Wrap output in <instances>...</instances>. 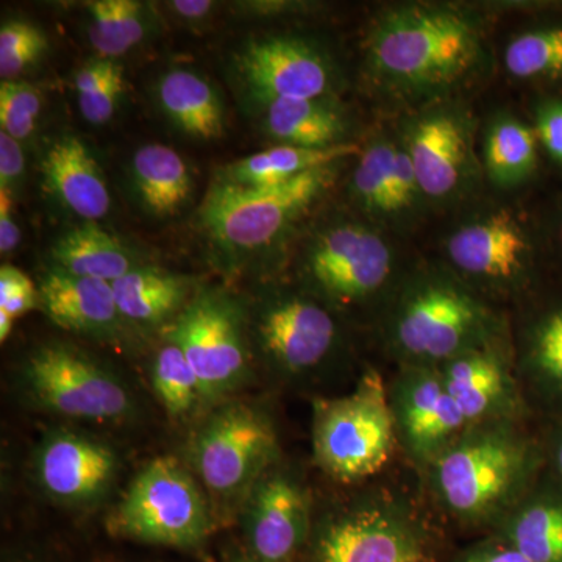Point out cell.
<instances>
[{"label":"cell","mask_w":562,"mask_h":562,"mask_svg":"<svg viewBox=\"0 0 562 562\" xmlns=\"http://www.w3.org/2000/svg\"><path fill=\"white\" fill-rule=\"evenodd\" d=\"M530 420L472 425L422 473L443 519L491 535L519 505L546 469L541 430Z\"/></svg>","instance_id":"obj_1"},{"label":"cell","mask_w":562,"mask_h":562,"mask_svg":"<svg viewBox=\"0 0 562 562\" xmlns=\"http://www.w3.org/2000/svg\"><path fill=\"white\" fill-rule=\"evenodd\" d=\"M482 57L479 24L452 7L409 3L384 11L368 41L373 74L406 95L457 87L471 77Z\"/></svg>","instance_id":"obj_2"},{"label":"cell","mask_w":562,"mask_h":562,"mask_svg":"<svg viewBox=\"0 0 562 562\" xmlns=\"http://www.w3.org/2000/svg\"><path fill=\"white\" fill-rule=\"evenodd\" d=\"M384 333L398 368H441L503 339L494 310L469 284L441 273L416 277L398 288Z\"/></svg>","instance_id":"obj_3"},{"label":"cell","mask_w":562,"mask_h":562,"mask_svg":"<svg viewBox=\"0 0 562 562\" xmlns=\"http://www.w3.org/2000/svg\"><path fill=\"white\" fill-rule=\"evenodd\" d=\"M446 532L401 491H373L313 525L305 562H441Z\"/></svg>","instance_id":"obj_4"},{"label":"cell","mask_w":562,"mask_h":562,"mask_svg":"<svg viewBox=\"0 0 562 562\" xmlns=\"http://www.w3.org/2000/svg\"><path fill=\"white\" fill-rule=\"evenodd\" d=\"M398 449L387 383L368 369L350 394L313 405V454L322 472L341 483L372 479Z\"/></svg>","instance_id":"obj_5"},{"label":"cell","mask_w":562,"mask_h":562,"mask_svg":"<svg viewBox=\"0 0 562 562\" xmlns=\"http://www.w3.org/2000/svg\"><path fill=\"white\" fill-rule=\"evenodd\" d=\"M113 530L133 541L195 550L209 539L213 520L194 479L179 461L165 457L133 480L114 514Z\"/></svg>","instance_id":"obj_6"},{"label":"cell","mask_w":562,"mask_h":562,"mask_svg":"<svg viewBox=\"0 0 562 562\" xmlns=\"http://www.w3.org/2000/svg\"><path fill=\"white\" fill-rule=\"evenodd\" d=\"M331 166L269 188H241L214 181L201 210L206 232L233 250L268 247L324 194Z\"/></svg>","instance_id":"obj_7"},{"label":"cell","mask_w":562,"mask_h":562,"mask_svg":"<svg viewBox=\"0 0 562 562\" xmlns=\"http://www.w3.org/2000/svg\"><path fill=\"white\" fill-rule=\"evenodd\" d=\"M279 454L276 430L265 414L243 403L214 413L192 442V462L217 497L251 491Z\"/></svg>","instance_id":"obj_8"},{"label":"cell","mask_w":562,"mask_h":562,"mask_svg":"<svg viewBox=\"0 0 562 562\" xmlns=\"http://www.w3.org/2000/svg\"><path fill=\"white\" fill-rule=\"evenodd\" d=\"M168 341L179 346L201 383L203 401L235 390L249 369L238 305L220 291H202L187 303Z\"/></svg>","instance_id":"obj_9"},{"label":"cell","mask_w":562,"mask_h":562,"mask_svg":"<svg viewBox=\"0 0 562 562\" xmlns=\"http://www.w3.org/2000/svg\"><path fill=\"white\" fill-rule=\"evenodd\" d=\"M24 380L43 408L61 416L109 422L122 419L133 409L124 384L70 347H41L29 358Z\"/></svg>","instance_id":"obj_10"},{"label":"cell","mask_w":562,"mask_h":562,"mask_svg":"<svg viewBox=\"0 0 562 562\" xmlns=\"http://www.w3.org/2000/svg\"><path fill=\"white\" fill-rule=\"evenodd\" d=\"M394 271L390 246L376 233L357 224L322 233L306 265L314 290L338 308H358L383 297Z\"/></svg>","instance_id":"obj_11"},{"label":"cell","mask_w":562,"mask_h":562,"mask_svg":"<svg viewBox=\"0 0 562 562\" xmlns=\"http://www.w3.org/2000/svg\"><path fill=\"white\" fill-rule=\"evenodd\" d=\"M387 397L398 450L420 473L469 428L436 368L401 366Z\"/></svg>","instance_id":"obj_12"},{"label":"cell","mask_w":562,"mask_h":562,"mask_svg":"<svg viewBox=\"0 0 562 562\" xmlns=\"http://www.w3.org/2000/svg\"><path fill=\"white\" fill-rule=\"evenodd\" d=\"M312 531L308 491L272 465L251 487L244 549L260 562H305Z\"/></svg>","instance_id":"obj_13"},{"label":"cell","mask_w":562,"mask_h":562,"mask_svg":"<svg viewBox=\"0 0 562 562\" xmlns=\"http://www.w3.org/2000/svg\"><path fill=\"white\" fill-rule=\"evenodd\" d=\"M436 369L469 427L484 422L532 419L517 379L514 350L503 339Z\"/></svg>","instance_id":"obj_14"},{"label":"cell","mask_w":562,"mask_h":562,"mask_svg":"<svg viewBox=\"0 0 562 562\" xmlns=\"http://www.w3.org/2000/svg\"><path fill=\"white\" fill-rule=\"evenodd\" d=\"M330 310L303 295H283L262 308L258 339L269 361L288 376L319 371L338 346Z\"/></svg>","instance_id":"obj_15"},{"label":"cell","mask_w":562,"mask_h":562,"mask_svg":"<svg viewBox=\"0 0 562 562\" xmlns=\"http://www.w3.org/2000/svg\"><path fill=\"white\" fill-rule=\"evenodd\" d=\"M447 254L454 269L479 286L514 291L530 280L531 244L519 222L503 211L458 228Z\"/></svg>","instance_id":"obj_16"},{"label":"cell","mask_w":562,"mask_h":562,"mask_svg":"<svg viewBox=\"0 0 562 562\" xmlns=\"http://www.w3.org/2000/svg\"><path fill=\"white\" fill-rule=\"evenodd\" d=\"M251 94L272 99H324L335 85L328 58L312 44L288 36L251 40L236 57Z\"/></svg>","instance_id":"obj_17"},{"label":"cell","mask_w":562,"mask_h":562,"mask_svg":"<svg viewBox=\"0 0 562 562\" xmlns=\"http://www.w3.org/2000/svg\"><path fill=\"white\" fill-rule=\"evenodd\" d=\"M116 469V454L110 447L74 431L52 432L36 460L41 486L52 497L68 503L101 497Z\"/></svg>","instance_id":"obj_18"},{"label":"cell","mask_w":562,"mask_h":562,"mask_svg":"<svg viewBox=\"0 0 562 562\" xmlns=\"http://www.w3.org/2000/svg\"><path fill=\"white\" fill-rule=\"evenodd\" d=\"M517 379L532 416H562V297L543 303L514 350Z\"/></svg>","instance_id":"obj_19"},{"label":"cell","mask_w":562,"mask_h":562,"mask_svg":"<svg viewBox=\"0 0 562 562\" xmlns=\"http://www.w3.org/2000/svg\"><path fill=\"white\" fill-rule=\"evenodd\" d=\"M44 187L85 222L105 217L111 195L101 166L83 139L63 135L50 144L41 161Z\"/></svg>","instance_id":"obj_20"},{"label":"cell","mask_w":562,"mask_h":562,"mask_svg":"<svg viewBox=\"0 0 562 562\" xmlns=\"http://www.w3.org/2000/svg\"><path fill=\"white\" fill-rule=\"evenodd\" d=\"M419 190L430 198L452 194L464 179L469 160V135L453 113H432L413 127L408 147Z\"/></svg>","instance_id":"obj_21"},{"label":"cell","mask_w":562,"mask_h":562,"mask_svg":"<svg viewBox=\"0 0 562 562\" xmlns=\"http://www.w3.org/2000/svg\"><path fill=\"white\" fill-rule=\"evenodd\" d=\"M38 291L44 313L68 331L94 335L110 330L121 317L113 284L106 281L52 268L41 277Z\"/></svg>","instance_id":"obj_22"},{"label":"cell","mask_w":562,"mask_h":562,"mask_svg":"<svg viewBox=\"0 0 562 562\" xmlns=\"http://www.w3.org/2000/svg\"><path fill=\"white\" fill-rule=\"evenodd\" d=\"M491 535L530 562H562V492L546 472Z\"/></svg>","instance_id":"obj_23"},{"label":"cell","mask_w":562,"mask_h":562,"mask_svg":"<svg viewBox=\"0 0 562 562\" xmlns=\"http://www.w3.org/2000/svg\"><path fill=\"white\" fill-rule=\"evenodd\" d=\"M157 99L166 117L184 135L202 140L224 135V105L201 74L183 68L166 70L158 80Z\"/></svg>","instance_id":"obj_24"},{"label":"cell","mask_w":562,"mask_h":562,"mask_svg":"<svg viewBox=\"0 0 562 562\" xmlns=\"http://www.w3.org/2000/svg\"><path fill=\"white\" fill-rule=\"evenodd\" d=\"M357 154H360V149L351 144H339L327 149L281 144L225 166L221 169L217 181L241 188L279 187Z\"/></svg>","instance_id":"obj_25"},{"label":"cell","mask_w":562,"mask_h":562,"mask_svg":"<svg viewBox=\"0 0 562 562\" xmlns=\"http://www.w3.org/2000/svg\"><path fill=\"white\" fill-rule=\"evenodd\" d=\"M55 268L114 283L136 268L135 257L113 233L95 222H83L63 233L52 246Z\"/></svg>","instance_id":"obj_26"},{"label":"cell","mask_w":562,"mask_h":562,"mask_svg":"<svg viewBox=\"0 0 562 562\" xmlns=\"http://www.w3.org/2000/svg\"><path fill=\"white\" fill-rule=\"evenodd\" d=\"M132 179L140 205L154 216H173L190 201V168L171 147L162 144L139 147L133 155Z\"/></svg>","instance_id":"obj_27"},{"label":"cell","mask_w":562,"mask_h":562,"mask_svg":"<svg viewBox=\"0 0 562 562\" xmlns=\"http://www.w3.org/2000/svg\"><path fill=\"white\" fill-rule=\"evenodd\" d=\"M261 105L265 131L283 146L327 149L344 144L342 116L324 99H272Z\"/></svg>","instance_id":"obj_28"},{"label":"cell","mask_w":562,"mask_h":562,"mask_svg":"<svg viewBox=\"0 0 562 562\" xmlns=\"http://www.w3.org/2000/svg\"><path fill=\"white\" fill-rule=\"evenodd\" d=\"M111 284L121 317L140 325H158L179 316L190 302V283L162 269L136 266Z\"/></svg>","instance_id":"obj_29"},{"label":"cell","mask_w":562,"mask_h":562,"mask_svg":"<svg viewBox=\"0 0 562 562\" xmlns=\"http://www.w3.org/2000/svg\"><path fill=\"white\" fill-rule=\"evenodd\" d=\"M506 70L532 83H562V21L514 36L505 50Z\"/></svg>","instance_id":"obj_30"},{"label":"cell","mask_w":562,"mask_h":562,"mask_svg":"<svg viewBox=\"0 0 562 562\" xmlns=\"http://www.w3.org/2000/svg\"><path fill=\"white\" fill-rule=\"evenodd\" d=\"M539 139L524 122L502 120L492 125L486 139V165L492 180L502 184L524 181L538 166Z\"/></svg>","instance_id":"obj_31"},{"label":"cell","mask_w":562,"mask_h":562,"mask_svg":"<svg viewBox=\"0 0 562 562\" xmlns=\"http://www.w3.org/2000/svg\"><path fill=\"white\" fill-rule=\"evenodd\" d=\"M151 384L158 401L172 417H183L202 401L201 383L179 346L168 341L151 368Z\"/></svg>","instance_id":"obj_32"},{"label":"cell","mask_w":562,"mask_h":562,"mask_svg":"<svg viewBox=\"0 0 562 562\" xmlns=\"http://www.w3.org/2000/svg\"><path fill=\"white\" fill-rule=\"evenodd\" d=\"M397 147L379 140L362 151L353 173V191L362 205L379 213H394L392 209V171Z\"/></svg>","instance_id":"obj_33"},{"label":"cell","mask_w":562,"mask_h":562,"mask_svg":"<svg viewBox=\"0 0 562 562\" xmlns=\"http://www.w3.org/2000/svg\"><path fill=\"white\" fill-rule=\"evenodd\" d=\"M49 47L46 33L29 21H5L0 29V77L16 80L43 58Z\"/></svg>","instance_id":"obj_34"},{"label":"cell","mask_w":562,"mask_h":562,"mask_svg":"<svg viewBox=\"0 0 562 562\" xmlns=\"http://www.w3.org/2000/svg\"><path fill=\"white\" fill-rule=\"evenodd\" d=\"M43 99L32 85L20 80L0 83V128L16 140L31 138L38 125Z\"/></svg>","instance_id":"obj_35"},{"label":"cell","mask_w":562,"mask_h":562,"mask_svg":"<svg viewBox=\"0 0 562 562\" xmlns=\"http://www.w3.org/2000/svg\"><path fill=\"white\" fill-rule=\"evenodd\" d=\"M87 10L91 20L88 33L99 57L114 60L128 52L121 35L116 0H94L87 3Z\"/></svg>","instance_id":"obj_36"},{"label":"cell","mask_w":562,"mask_h":562,"mask_svg":"<svg viewBox=\"0 0 562 562\" xmlns=\"http://www.w3.org/2000/svg\"><path fill=\"white\" fill-rule=\"evenodd\" d=\"M124 91V66L114 61L109 76L94 90L77 95L81 116L92 125L106 124L120 105Z\"/></svg>","instance_id":"obj_37"},{"label":"cell","mask_w":562,"mask_h":562,"mask_svg":"<svg viewBox=\"0 0 562 562\" xmlns=\"http://www.w3.org/2000/svg\"><path fill=\"white\" fill-rule=\"evenodd\" d=\"M38 302L40 291L24 272L11 265L0 268V314L16 321L35 308Z\"/></svg>","instance_id":"obj_38"},{"label":"cell","mask_w":562,"mask_h":562,"mask_svg":"<svg viewBox=\"0 0 562 562\" xmlns=\"http://www.w3.org/2000/svg\"><path fill=\"white\" fill-rule=\"evenodd\" d=\"M535 131L547 154L562 165V101H550L539 106Z\"/></svg>","instance_id":"obj_39"},{"label":"cell","mask_w":562,"mask_h":562,"mask_svg":"<svg viewBox=\"0 0 562 562\" xmlns=\"http://www.w3.org/2000/svg\"><path fill=\"white\" fill-rule=\"evenodd\" d=\"M450 562H530L513 546L495 535H484L482 539L465 547Z\"/></svg>","instance_id":"obj_40"},{"label":"cell","mask_w":562,"mask_h":562,"mask_svg":"<svg viewBox=\"0 0 562 562\" xmlns=\"http://www.w3.org/2000/svg\"><path fill=\"white\" fill-rule=\"evenodd\" d=\"M417 191H420L419 181H417L412 157L408 150L397 147L394 171H392V209L401 211L412 205Z\"/></svg>","instance_id":"obj_41"},{"label":"cell","mask_w":562,"mask_h":562,"mask_svg":"<svg viewBox=\"0 0 562 562\" xmlns=\"http://www.w3.org/2000/svg\"><path fill=\"white\" fill-rule=\"evenodd\" d=\"M546 475L562 492V416L543 419L541 428Z\"/></svg>","instance_id":"obj_42"},{"label":"cell","mask_w":562,"mask_h":562,"mask_svg":"<svg viewBox=\"0 0 562 562\" xmlns=\"http://www.w3.org/2000/svg\"><path fill=\"white\" fill-rule=\"evenodd\" d=\"M25 158L20 140L0 132V191H10L24 176Z\"/></svg>","instance_id":"obj_43"},{"label":"cell","mask_w":562,"mask_h":562,"mask_svg":"<svg viewBox=\"0 0 562 562\" xmlns=\"http://www.w3.org/2000/svg\"><path fill=\"white\" fill-rule=\"evenodd\" d=\"M21 241V228L14 220L11 192L0 191V251L11 254Z\"/></svg>","instance_id":"obj_44"},{"label":"cell","mask_w":562,"mask_h":562,"mask_svg":"<svg viewBox=\"0 0 562 562\" xmlns=\"http://www.w3.org/2000/svg\"><path fill=\"white\" fill-rule=\"evenodd\" d=\"M169 7L183 20L198 21L209 16L210 11L214 9V2H210V0H177V2L169 3Z\"/></svg>","instance_id":"obj_45"},{"label":"cell","mask_w":562,"mask_h":562,"mask_svg":"<svg viewBox=\"0 0 562 562\" xmlns=\"http://www.w3.org/2000/svg\"><path fill=\"white\" fill-rule=\"evenodd\" d=\"M227 562H260L251 558L249 553L244 550H236V552H232L228 554Z\"/></svg>","instance_id":"obj_46"},{"label":"cell","mask_w":562,"mask_h":562,"mask_svg":"<svg viewBox=\"0 0 562 562\" xmlns=\"http://www.w3.org/2000/svg\"><path fill=\"white\" fill-rule=\"evenodd\" d=\"M558 238H560L561 247H562V210L560 214V225H558Z\"/></svg>","instance_id":"obj_47"}]
</instances>
